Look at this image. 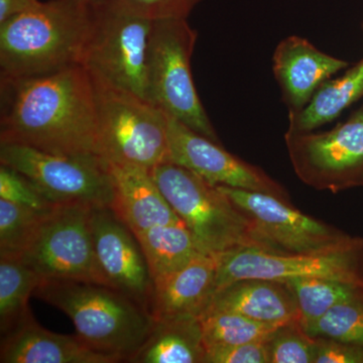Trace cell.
Returning a JSON list of instances; mask_svg holds the SVG:
<instances>
[{
	"instance_id": "obj_34",
	"label": "cell",
	"mask_w": 363,
	"mask_h": 363,
	"mask_svg": "<svg viewBox=\"0 0 363 363\" xmlns=\"http://www.w3.org/2000/svg\"><path fill=\"white\" fill-rule=\"evenodd\" d=\"M77 1L91 7V9H95L104 6L108 0H77Z\"/></svg>"
},
{
	"instance_id": "obj_16",
	"label": "cell",
	"mask_w": 363,
	"mask_h": 363,
	"mask_svg": "<svg viewBox=\"0 0 363 363\" xmlns=\"http://www.w3.org/2000/svg\"><path fill=\"white\" fill-rule=\"evenodd\" d=\"M1 363H116L118 360L91 350L77 335L54 333L30 315L1 336Z\"/></svg>"
},
{
	"instance_id": "obj_3",
	"label": "cell",
	"mask_w": 363,
	"mask_h": 363,
	"mask_svg": "<svg viewBox=\"0 0 363 363\" xmlns=\"http://www.w3.org/2000/svg\"><path fill=\"white\" fill-rule=\"evenodd\" d=\"M33 296L65 313L88 347L118 362H130L156 323L147 308L100 284L44 279Z\"/></svg>"
},
{
	"instance_id": "obj_32",
	"label": "cell",
	"mask_w": 363,
	"mask_h": 363,
	"mask_svg": "<svg viewBox=\"0 0 363 363\" xmlns=\"http://www.w3.org/2000/svg\"><path fill=\"white\" fill-rule=\"evenodd\" d=\"M317 339L315 363H363V347L331 339Z\"/></svg>"
},
{
	"instance_id": "obj_12",
	"label": "cell",
	"mask_w": 363,
	"mask_h": 363,
	"mask_svg": "<svg viewBox=\"0 0 363 363\" xmlns=\"http://www.w3.org/2000/svg\"><path fill=\"white\" fill-rule=\"evenodd\" d=\"M217 188L255 223L276 252H329L363 242L362 238L303 213L276 196L226 186Z\"/></svg>"
},
{
	"instance_id": "obj_7",
	"label": "cell",
	"mask_w": 363,
	"mask_h": 363,
	"mask_svg": "<svg viewBox=\"0 0 363 363\" xmlns=\"http://www.w3.org/2000/svg\"><path fill=\"white\" fill-rule=\"evenodd\" d=\"M152 25L154 21L108 0L93 9L82 66L92 75L149 100L147 56Z\"/></svg>"
},
{
	"instance_id": "obj_10",
	"label": "cell",
	"mask_w": 363,
	"mask_h": 363,
	"mask_svg": "<svg viewBox=\"0 0 363 363\" xmlns=\"http://www.w3.org/2000/svg\"><path fill=\"white\" fill-rule=\"evenodd\" d=\"M215 257L216 291L247 279L286 283L296 279L325 278L363 286V242L329 252L286 253L245 247Z\"/></svg>"
},
{
	"instance_id": "obj_5",
	"label": "cell",
	"mask_w": 363,
	"mask_h": 363,
	"mask_svg": "<svg viewBox=\"0 0 363 363\" xmlns=\"http://www.w3.org/2000/svg\"><path fill=\"white\" fill-rule=\"evenodd\" d=\"M90 77L100 156L114 164L150 172L169 162L168 116L140 95L92 74Z\"/></svg>"
},
{
	"instance_id": "obj_17",
	"label": "cell",
	"mask_w": 363,
	"mask_h": 363,
	"mask_svg": "<svg viewBox=\"0 0 363 363\" xmlns=\"http://www.w3.org/2000/svg\"><path fill=\"white\" fill-rule=\"evenodd\" d=\"M113 182L111 209L133 233L156 226L184 224L147 169L108 162Z\"/></svg>"
},
{
	"instance_id": "obj_33",
	"label": "cell",
	"mask_w": 363,
	"mask_h": 363,
	"mask_svg": "<svg viewBox=\"0 0 363 363\" xmlns=\"http://www.w3.org/2000/svg\"><path fill=\"white\" fill-rule=\"evenodd\" d=\"M40 0H0V23L38 6Z\"/></svg>"
},
{
	"instance_id": "obj_13",
	"label": "cell",
	"mask_w": 363,
	"mask_h": 363,
	"mask_svg": "<svg viewBox=\"0 0 363 363\" xmlns=\"http://www.w3.org/2000/svg\"><path fill=\"white\" fill-rule=\"evenodd\" d=\"M168 140L169 162L193 172L211 185L267 193L290 201L286 189L266 172L169 116Z\"/></svg>"
},
{
	"instance_id": "obj_30",
	"label": "cell",
	"mask_w": 363,
	"mask_h": 363,
	"mask_svg": "<svg viewBox=\"0 0 363 363\" xmlns=\"http://www.w3.org/2000/svg\"><path fill=\"white\" fill-rule=\"evenodd\" d=\"M133 13L150 20L188 18L203 0H113Z\"/></svg>"
},
{
	"instance_id": "obj_8",
	"label": "cell",
	"mask_w": 363,
	"mask_h": 363,
	"mask_svg": "<svg viewBox=\"0 0 363 363\" xmlns=\"http://www.w3.org/2000/svg\"><path fill=\"white\" fill-rule=\"evenodd\" d=\"M0 164L20 172L54 204L113 205L108 161L99 155H57L16 143H0Z\"/></svg>"
},
{
	"instance_id": "obj_27",
	"label": "cell",
	"mask_w": 363,
	"mask_h": 363,
	"mask_svg": "<svg viewBox=\"0 0 363 363\" xmlns=\"http://www.w3.org/2000/svg\"><path fill=\"white\" fill-rule=\"evenodd\" d=\"M308 334L363 347V292L332 308Z\"/></svg>"
},
{
	"instance_id": "obj_22",
	"label": "cell",
	"mask_w": 363,
	"mask_h": 363,
	"mask_svg": "<svg viewBox=\"0 0 363 363\" xmlns=\"http://www.w3.org/2000/svg\"><path fill=\"white\" fill-rule=\"evenodd\" d=\"M135 236L145 253L154 283L183 269L205 253L185 224L156 226Z\"/></svg>"
},
{
	"instance_id": "obj_19",
	"label": "cell",
	"mask_w": 363,
	"mask_h": 363,
	"mask_svg": "<svg viewBox=\"0 0 363 363\" xmlns=\"http://www.w3.org/2000/svg\"><path fill=\"white\" fill-rule=\"evenodd\" d=\"M216 257L202 253L183 269L155 283L152 316H201L216 292Z\"/></svg>"
},
{
	"instance_id": "obj_14",
	"label": "cell",
	"mask_w": 363,
	"mask_h": 363,
	"mask_svg": "<svg viewBox=\"0 0 363 363\" xmlns=\"http://www.w3.org/2000/svg\"><path fill=\"white\" fill-rule=\"evenodd\" d=\"M90 221L105 286L152 311L154 279L135 234L111 207L91 208Z\"/></svg>"
},
{
	"instance_id": "obj_26",
	"label": "cell",
	"mask_w": 363,
	"mask_h": 363,
	"mask_svg": "<svg viewBox=\"0 0 363 363\" xmlns=\"http://www.w3.org/2000/svg\"><path fill=\"white\" fill-rule=\"evenodd\" d=\"M52 210L42 211L0 198V255L21 257Z\"/></svg>"
},
{
	"instance_id": "obj_23",
	"label": "cell",
	"mask_w": 363,
	"mask_h": 363,
	"mask_svg": "<svg viewBox=\"0 0 363 363\" xmlns=\"http://www.w3.org/2000/svg\"><path fill=\"white\" fill-rule=\"evenodd\" d=\"M42 278L20 255H0V331L1 336L32 315L28 306Z\"/></svg>"
},
{
	"instance_id": "obj_9",
	"label": "cell",
	"mask_w": 363,
	"mask_h": 363,
	"mask_svg": "<svg viewBox=\"0 0 363 363\" xmlns=\"http://www.w3.org/2000/svg\"><path fill=\"white\" fill-rule=\"evenodd\" d=\"M296 175L318 191L336 193L363 186V106L325 133L285 135Z\"/></svg>"
},
{
	"instance_id": "obj_20",
	"label": "cell",
	"mask_w": 363,
	"mask_h": 363,
	"mask_svg": "<svg viewBox=\"0 0 363 363\" xmlns=\"http://www.w3.org/2000/svg\"><path fill=\"white\" fill-rule=\"evenodd\" d=\"M199 317L176 315L157 318L154 328L130 363H205Z\"/></svg>"
},
{
	"instance_id": "obj_28",
	"label": "cell",
	"mask_w": 363,
	"mask_h": 363,
	"mask_svg": "<svg viewBox=\"0 0 363 363\" xmlns=\"http://www.w3.org/2000/svg\"><path fill=\"white\" fill-rule=\"evenodd\" d=\"M271 363H315L317 339L307 333L300 321L278 327L267 341Z\"/></svg>"
},
{
	"instance_id": "obj_18",
	"label": "cell",
	"mask_w": 363,
	"mask_h": 363,
	"mask_svg": "<svg viewBox=\"0 0 363 363\" xmlns=\"http://www.w3.org/2000/svg\"><path fill=\"white\" fill-rule=\"evenodd\" d=\"M212 310L238 313L278 326L300 321L291 289L285 283L269 279H241L217 290L205 312Z\"/></svg>"
},
{
	"instance_id": "obj_2",
	"label": "cell",
	"mask_w": 363,
	"mask_h": 363,
	"mask_svg": "<svg viewBox=\"0 0 363 363\" xmlns=\"http://www.w3.org/2000/svg\"><path fill=\"white\" fill-rule=\"evenodd\" d=\"M93 9L77 0H48L0 23V77L44 75L82 65Z\"/></svg>"
},
{
	"instance_id": "obj_1",
	"label": "cell",
	"mask_w": 363,
	"mask_h": 363,
	"mask_svg": "<svg viewBox=\"0 0 363 363\" xmlns=\"http://www.w3.org/2000/svg\"><path fill=\"white\" fill-rule=\"evenodd\" d=\"M0 143L100 156L94 92L84 66L33 77H0Z\"/></svg>"
},
{
	"instance_id": "obj_24",
	"label": "cell",
	"mask_w": 363,
	"mask_h": 363,
	"mask_svg": "<svg viewBox=\"0 0 363 363\" xmlns=\"http://www.w3.org/2000/svg\"><path fill=\"white\" fill-rule=\"evenodd\" d=\"M285 284L295 297L300 323L307 333L332 308L363 292L362 286L332 279H296Z\"/></svg>"
},
{
	"instance_id": "obj_31",
	"label": "cell",
	"mask_w": 363,
	"mask_h": 363,
	"mask_svg": "<svg viewBox=\"0 0 363 363\" xmlns=\"http://www.w3.org/2000/svg\"><path fill=\"white\" fill-rule=\"evenodd\" d=\"M205 363H271L267 341L207 347Z\"/></svg>"
},
{
	"instance_id": "obj_29",
	"label": "cell",
	"mask_w": 363,
	"mask_h": 363,
	"mask_svg": "<svg viewBox=\"0 0 363 363\" xmlns=\"http://www.w3.org/2000/svg\"><path fill=\"white\" fill-rule=\"evenodd\" d=\"M0 198L42 211L58 206L50 201L32 181L4 164H0Z\"/></svg>"
},
{
	"instance_id": "obj_4",
	"label": "cell",
	"mask_w": 363,
	"mask_h": 363,
	"mask_svg": "<svg viewBox=\"0 0 363 363\" xmlns=\"http://www.w3.org/2000/svg\"><path fill=\"white\" fill-rule=\"evenodd\" d=\"M150 174L205 253L217 255L245 247L274 252L255 223L217 186L171 162Z\"/></svg>"
},
{
	"instance_id": "obj_6",
	"label": "cell",
	"mask_w": 363,
	"mask_h": 363,
	"mask_svg": "<svg viewBox=\"0 0 363 363\" xmlns=\"http://www.w3.org/2000/svg\"><path fill=\"white\" fill-rule=\"evenodd\" d=\"M197 39L188 18L154 21L147 56V97L167 116L221 143L193 81L191 60Z\"/></svg>"
},
{
	"instance_id": "obj_11",
	"label": "cell",
	"mask_w": 363,
	"mask_h": 363,
	"mask_svg": "<svg viewBox=\"0 0 363 363\" xmlns=\"http://www.w3.org/2000/svg\"><path fill=\"white\" fill-rule=\"evenodd\" d=\"M91 208L58 205L21 255L43 279H71L105 286L91 230Z\"/></svg>"
},
{
	"instance_id": "obj_35",
	"label": "cell",
	"mask_w": 363,
	"mask_h": 363,
	"mask_svg": "<svg viewBox=\"0 0 363 363\" xmlns=\"http://www.w3.org/2000/svg\"><path fill=\"white\" fill-rule=\"evenodd\" d=\"M362 32H363V20H362Z\"/></svg>"
},
{
	"instance_id": "obj_21",
	"label": "cell",
	"mask_w": 363,
	"mask_h": 363,
	"mask_svg": "<svg viewBox=\"0 0 363 363\" xmlns=\"http://www.w3.org/2000/svg\"><path fill=\"white\" fill-rule=\"evenodd\" d=\"M363 97V58L342 76L320 85L309 104L289 114V131L311 133L335 121L345 109Z\"/></svg>"
},
{
	"instance_id": "obj_25",
	"label": "cell",
	"mask_w": 363,
	"mask_h": 363,
	"mask_svg": "<svg viewBox=\"0 0 363 363\" xmlns=\"http://www.w3.org/2000/svg\"><path fill=\"white\" fill-rule=\"evenodd\" d=\"M205 347L269 341L278 325L262 323L238 313L212 310L199 317Z\"/></svg>"
},
{
	"instance_id": "obj_15",
	"label": "cell",
	"mask_w": 363,
	"mask_h": 363,
	"mask_svg": "<svg viewBox=\"0 0 363 363\" xmlns=\"http://www.w3.org/2000/svg\"><path fill=\"white\" fill-rule=\"evenodd\" d=\"M348 66L298 35L281 40L272 55V72L289 114L302 111L320 85Z\"/></svg>"
}]
</instances>
